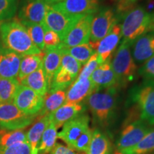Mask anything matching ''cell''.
<instances>
[{
  "instance_id": "6da1fadb",
  "label": "cell",
  "mask_w": 154,
  "mask_h": 154,
  "mask_svg": "<svg viewBox=\"0 0 154 154\" xmlns=\"http://www.w3.org/2000/svg\"><path fill=\"white\" fill-rule=\"evenodd\" d=\"M119 89L113 87L96 90L84 101L94 124L103 129L109 128L116 117Z\"/></svg>"
},
{
  "instance_id": "7a4b0ae2",
  "label": "cell",
  "mask_w": 154,
  "mask_h": 154,
  "mask_svg": "<svg viewBox=\"0 0 154 154\" xmlns=\"http://www.w3.org/2000/svg\"><path fill=\"white\" fill-rule=\"evenodd\" d=\"M0 37L4 47L22 57L43 54L32 42L25 26L16 18L0 24Z\"/></svg>"
},
{
  "instance_id": "3957f363",
  "label": "cell",
  "mask_w": 154,
  "mask_h": 154,
  "mask_svg": "<svg viewBox=\"0 0 154 154\" xmlns=\"http://www.w3.org/2000/svg\"><path fill=\"white\" fill-rule=\"evenodd\" d=\"M122 23L120 24L122 41L131 45L146 32H149L151 14L142 6H136L122 14H119Z\"/></svg>"
},
{
  "instance_id": "277c9868",
  "label": "cell",
  "mask_w": 154,
  "mask_h": 154,
  "mask_svg": "<svg viewBox=\"0 0 154 154\" xmlns=\"http://www.w3.org/2000/svg\"><path fill=\"white\" fill-rule=\"evenodd\" d=\"M131 47V45L129 43L121 42L114 57L111 61V67L120 88L134 82L138 75V66L132 57Z\"/></svg>"
},
{
  "instance_id": "5b68a950",
  "label": "cell",
  "mask_w": 154,
  "mask_h": 154,
  "mask_svg": "<svg viewBox=\"0 0 154 154\" xmlns=\"http://www.w3.org/2000/svg\"><path fill=\"white\" fill-rule=\"evenodd\" d=\"M131 101L139 112L140 119L154 126V84H142L132 88Z\"/></svg>"
},
{
  "instance_id": "8992f818",
  "label": "cell",
  "mask_w": 154,
  "mask_h": 154,
  "mask_svg": "<svg viewBox=\"0 0 154 154\" xmlns=\"http://www.w3.org/2000/svg\"><path fill=\"white\" fill-rule=\"evenodd\" d=\"M152 129L151 126L140 119L127 120L116 141L118 152L136 146Z\"/></svg>"
},
{
  "instance_id": "52a82bcc",
  "label": "cell",
  "mask_w": 154,
  "mask_h": 154,
  "mask_svg": "<svg viewBox=\"0 0 154 154\" xmlns=\"http://www.w3.org/2000/svg\"><path fill=\"white\" fill-rule=\"evenodd\" d=\"M36 118L22 112L13 102L0 103V129H23L32 124Z\"/></svg>"
},
{
  "instance_id": "ba28073f",
  "label": "cell",
  "mask_w": 154,
  "mask_h": 154,
  "mask_svg": "<svg viewBox=\"0 0 154 154\" xmlns=\"http://www.w3.org/2000/svg\"><path fill=\"white\" fill-rule=\"evenodd\" d=\"M120 17L110 7H104L94 14L91 26V36L88 43L95 44L103 38L115 25L117 24Z\"/></svg>"
},
{
  "instance_id": "9c48e42d",
  "label": "cell",
  "mask_w": 154,
  "mask_h": 154,
  "mask_svg": "<svg viewBox=\"0 0 154 154\" xmlns=\"http://www.w3.org/2000/svg\"><path fill=\"white\" fill-rule=\"evenodd\" d=\"M44 96L38 94L27 86L19 85L13 103L22 112L36 116L44 106Z\"/></svg>"
},
{
  "instance_id": "30bf717a",
  "label": "cell",
  "mask_w": 154,
  "mask_h": 154,
  "mask_svg": "<svg viewBox=\"0 0 154 154\" xmlns=\"http://www.w3.org/2000/svg\"><path fill=\"white\" fill-rule=\"evenodd\" d=\"M83 17H72L56 10L48 5L44 23L47 28L59 34L61 42L75 24Z\"/></svg>"
},
{
  "instance_id": "8fae6325",
  "label": "cell",
  "mask_w": 154,
  "mask_h": 154,
  "mask_svg": "<svg viewBox=\"0 0 154 154\" xmlns=\"http://www.w3.org/2000/svg\"><path fill=\"white\" fill-rule=\"evenodd\" d=\"M94 14L86 15L77 22L61 41L62 48H71L88 44L91 36V26Z\"/></svg>"
},
{
  "instance_id": "7c38bea8",
  "label": "cell",
  "mask_w": 154,
  "mask_h": 154,
  "mask_svg": "<svg viewBox=\"0 0 154 154\" xmlns=\"http://www.w3.org/2000/svg\"><path fill=\"white\" fill-rule=\"evenodd\" d=\"M122 38L120 24L115 25L113 29L104 38L95 44H89L92 49L95 50L98 56L99 64L111 60L115 50Z\"/></svg>"
},
{
  "instance_id": "4fadbf2b",
  "label": "cell",
  "mask_w": 154,
  "mask_h": 154,
  "mask_svg": "<svg viewBox=\"0 0 154 154\" xmlns=\"http://www.w3.org/2000/svg\"><path fill=\"white\" fill-rule=\"evenodd\" d=\"M56 10L72 17L95 14L99 9V0H64L51 5Z\"/></svg>"
},
{
  "instance_id": "5bb4252c",
  "label": "cell",
  "mask_w": 154,
  "mask_h": 154,
  "mask_svg": "<svg viewBox=\"0 0 154 154\" xmlns=\"http://www.w3.org/2000/svg\"><path fill=\"white\" fill-rule=\"evenodd\" d=\"M47 6L43 0H20L18 5V19L20 22L42 24Z\"/></svg>"
},
{
  "instance_id": "9a60e30c",
  "label": "cell",
  "mask_w": 154,
  "mask_h": 154,
  "mask_svg": "<svg viewBox=\"0 0 154 154\" xmlns=\"http://www.w3.org/2000/svg\"><path fill=\"white\" fill-rule=\"evenodd\" d=\"M89 116L85 113H82L63 125L62 129L58 134V138L72 149L78 138L89 128Z\"/></svg>"
},
{
  "instance_id": "2e32d148",
  "label": "cell",
  "mask_w": 154,
  "mask_h": 154,
  "mask_svg": "<svg viewBox=\"0 0 154 154\" xmlns=\"http://www.w3.org/2000/svg\"><path fill=\"white\" fill-rule=\"evenodd\" d=\"M96 90L97 88L90 78L76 79L67 89L65 103H84Z\"/></svg>"
},
{
  "instance_id": "e0dca14e",
  "label": "cell",
  "mask_w": 154,
  "mask_h": 154,
  "mask_svg": "<svg viewBox=\"0 0 154 154\" xmlns=\"http://www.w3.org/2000/svg\"><path fill=\"white\" fill-rule=\"evenodd\" d=\"M132 57L136 63H143L154 56V32H148L132 44Z\"/></svg>"
},
{
  "instance_id": "ac0fdd59",
  "label": "cell",
  "mask_w": 154,
  "mask_h": 154,
  "mask_svg": "<svg viewBox=\"0 0 154 154\" xmlns=\"http://www.w3.org/2000/svg\"><path fill=\"white\" fill-rule=\"evenodd\" d=\"M22 56L0 47V78L16 79L18 77Z\"/></svg>"
},
{
  "instance_id": "d6986e66",
  "label": "cell",
  "mask_w": 154,
  "mask_h": 154,
  "mask_svg": "<svg viewBox=\"0 0 154 154\" xmlns=\"http://www.w3.org/2000/svg\"><path fill=\"white\" fill-rule=\"evenodd\" d=\"M86 110V106L84 103H65L54 112L49 114L50 120L59 128L68 121L85 113Z\"/></svg>"
},
{
  "instance_id": "ffe728a7",
  "label": "cell",
  "mask_w": 154,
  "mask_h": 154,
  "mask_svg": "<svg viewBox=\"0 0 154 154\" xmlns=\"http://www.w3.org/2000/svg\"><path fill=\"white\" fill-rule=\"evenodd\" d=\"M111 61L100 64L90 77L97 90L113 87L120 88L116 76L111 67Z\"/></svg>"
},
{
  "instance_id": "44dd1931",
  "label": "cell",
  "mask_w": 154,
  "mask_h": 154,
  "mask_svg": "<svg viewBox=\"0 0 154 154\" xmlns=\"http://www.w3.org/2000/svg\"><path fill=\"white\" fill-rule=\"evenodd\" d=\"M62 54L63 51L60 44L58 47L45 48L44 49L42 67L47 79L49 89L54 76L60 66Z\"/></svg>"
},
{
  "instance_id": "7402d4cb",
  "label": "cell",
  "mask_w": 154,
  "mask_h": 154,
  "mask_svg": "<svg viewBox=\"0 0 154 154\" xmlns=\"http://www.w3.org/2000/svg\"><path fill=\"white\" fill-rule=\"evenodd\" d=\"M113 149L112 143L108 135L99 128H94L86 154H111Z\"/></svg>"
},
{
  "instance_id": "603a6c76",
  "label": "cell",
  "mask_w": 154,
  "mask_h": 154,
  "mask_svg": "<svg viewBox=\"0 0 154 154\" xmlns=\"http://www.w3.org/2000/svg\"><path fill=\"white\" fill-rule=\"evenodd\" d=\"M19 84L27 86L42 96H45L49 91V86L42 66L23 79L19 82Z\"/></svg>"
},
{
  "instance_id": "cb8c5ba5",
  "label": "cell",
  "mask_w": 154,
  "mask_h": 154,
  "mask_svg": "<svg viewBox=\"0 0 154 154\" xmlns=\"http://www.w3.org/2000/svg\"><path fill=\"white\" fill-rule=\"evenodd\" d=\"M66 90L49 92L44 96V106L37 117L51 114L59 107L65 103L66 101Z\"/></svg>"
},
{
  "instance_id": "d4e9b609",
  "label": "cell",
  "mask_w": 154,
  "mask_h": 154,
  "mask_svg": "<svg viewBox=\"0 0 154 154\" xmlns=\"http://www.w3.org/2000/svg\"><path fill=\"white\" fill-rule=\"evenodd\" d=\"M50 121L51 120H50L49 114L38 117V120L34 123L33 126L31 127L29 131L26 133L27 141L30 145L31 151L37 149L42 134L49 126Z\"/></svg>"
},
{
  "instance_id": "484cf974",
  "label": "cell",
  "mask_w": 154,
  "mask_h": 154,
  "mask_svg": "<svg viewBox=\"0 0 154 154\" xmlns=\"http://www.w3.org/2000/svg\"><path fill=\"white\" fill-rule=\"evenodd\" d=\"M43 56L44 53L42 54L23 56L21 59L19 75L17 77L19 82L42 66Z\"/></svg>"
},
{
  "instance_id": "4316f807",
  "label": "cell",
  "mask_w": 154,
  "mask_h": 154,
  "mask_svg": "<svg viewBox=\"0 0 154 154\" xmlns=\"http://www.w3.org/2000/svg\"><path fill=\"white\" fill-rule=\"evenodd\" d=\"M57 126L52 121H50L49 126L42 134V138L37 147L38 154H49L57 143L58 138Z\"/></svg>"
},
{
  "instance_id": "83f0119b",
  "label": "cell",
  "mask_w": 154,
  "mask_h": 154,
  "mask_svg": "<svg viewBox=\"0 0 154 154\" xmlns=\"http://www.w3.org/2000/svg\"><path fill=\"white\" fill-rule=\"evenodd\" d=\"M153 153H154V128H152L136 146L119 152V154H151Z\"/></svg>"
},
{
  "instance_id": "f1b7e54d",
  "label": "cell",
  "mask_w": 154,
  "mask_h": 154,
  "mask_svg": "<svg viewBox=\"0 0 154 154\" xmlns=\"http://www.w3.org/2000/svg\"><path fill=\"white\" fill-rule=\"evenodd\" d=\"M25 142H28L25 131L0 129V149H5L16 143Z\"/></svg>"
},
{
  "instance_id": "f546056e",
  "label": "cell",
  "mask_w": 154,
  "mask_h": 154,
  "mask_svg": "<svg viewBox=\"0 0 154 154\" xmlns=\"http://www.w3.org/2000/svg\"><path fill=\"white\" fill-rule=\"evenodd\" d=\"M19 85L17 79L0 78V103L13 102Z\"/></svg>"
},
{
  "instance_id": "4dcf8cb0",
  "label": "cell",
  "mask_w": 154,
  "mask_h": 154,
  "mask_svg": "<svg viewBox=\"0 0 154 154\" xmlns=\"http://www.w3.org/2000/svg\"><path fill=\"white\" fill-rule=\"evenodd\" d=\"M75 79L76 78L70 73L59 66L54 76L48 93L58 90H66L74 82Z\"/></svg>"
},
{
  "instance_id": "1f68e13d",
  "label": "cell",
  "mask_w": 154,
  "mask_h": 154,
  "mask_svg": "<svg viewBox=\"0 0 154 154\" xmlns=\"http://www.w3.org/2000/svg\"><path fill=\"white\" fill-rule=\"evenodd\" d=\"M61 49L63 53L72 56L82 64H85L88 59L91 57V56L96 53L95 50L92 49L89 44H81L71 48L61 47Z\"/></svg>"
},
{
  "instance_id": "d6a6232c",
  "label": "cell",
  "mask_w": 154,
  "mask_h": 154,
  "mask_svg": "<svg viewBox=\"0 0 154 154\" xmlns=\"http://www.w3.org/2000/svg\"><path fill=\"white\" fill-rule=\"evenodd\" d=\"M20 22L26 29L34 44L42 51H44V49H45V45H44V32L42 25L40 24H36V23H29L25 22Z\"/></svg>"
},
{
  "instance_id": "836d02e7",
  "label": "cell",
  "mask_w": 154,
  "mask_h": 154,
  "mask_svg": "<svg viewBox=\"0 0 154 154\" xmlns=\"http://www.w3.org/2000/svg\"><path fill=\"white\" fill-rule=\"evenodd\" d=\"M18 0H0V21L12 19L18 9Z\"/></svg>"
},
{
  "instance_id": "e575fe53",
  "label": "cell",
  "mask_w": 154,
  "mask_h": 154,
  "mask_svg": "<svg viewBox=\"0 0 154 154\" xmlns=\"http://www.w3.org/2000/svg\"><path fill=\"white\" fill-rule=\"evenodd\" d=\"M82 63L76 60L72 56L63 52L60 67L70 73L76 79L79 74L81 69H82Z\"/></svg>"
},
{
  "instance_id": "d590c367",
  "label": "cell",
  "mask_w": 154,
  "mask_h": 154,
  "mask_svg": "<svg viewBox=\"0 0 154 154\" xmlns=\"http://www.w3.org/2000/svg\"><path fill=\"white\" fill-rule=\"evenodd\" d=\"M138 74L143 79V84H154V56L143 63L138 70Z\"/></svg>"
},
{
  "instance_id": "8d00e7d4",
  "label": "cell",
  "mask_w": 154,
  "mask_h": 154,
  "mask_svg": "<svg viewBox=\"0 0 154 154\" xmlns=\"http://www.w3.org/2000/svg\"><path fill=\"white\" fill-rule=\"evenodd\" d=\"M93 129L88 128L85 132L81 135L78 139L76 140L72 147V150L79 153H85L87 152L90 143H91Z\"/></svg>"
},
{
  "instance_id": "74e56055",
  "label": "cell",
  "mask_w": 154,
  "mask_h": 154,
  "mask_svg": "<svg viewBox=\"0 0 154 154\" xmlns=\"http://www.w3.org/2000/svg\"><path fill=\"white\" fill-rule=\"evenodd\" d=\"M99 60H98V56L96 53L94 54L91 57L88 59L87 62L85 63L84 66L81 69L79 74L76 79H88L93 74V72L99 66Z\"/></svg>"
},
{
  "instance_id": "f35d334b",
  "label": "cell",
  "mask_w": 154,
  "mask_h": 154,
  "mask_svg": "<svg viewBox=\"0 0 154 154\" xmlns=\"http://www.w3.org/2000/svg\"><path fill=\"white\" fill-rule=\"evenodd\" d=\"M42 25L43 26L44 32V42L45 48L58 47L61 44V38L59 37V34L47 28L44 23H42Z\"/></svg>"
},
{
  "instance_id": "ab89813d",
  "label": "cell",
  "mask_w": 154,
  "mask_h": 154,
  "mask_svg": "<svg viewBox=\"0 0 154 154\" xmlns=\"http://www.w3.org/2000/svg\"><path fill=\"white\" fill-rule=\"evenodd\" d=\"M0 154H31V147L28 142L16 143L9 147L0 149Z\"/></svg>"
},
{
  "instance_id": "60d3db41",
  "label": "cell",
  "mask_w": 154,
  "mask_h": 154,
  "mask_svg": "<svg viewBox=\"0 0 154 154\" xmlns=\"http://www.w3.org/2000/svg\"><path fill=\"white\" fill-rule=\"evenodd\" d=\"M140 0H120L117 6L116 11L118 14H122L136 7V3Z\"/></svg>"
},
{
  "instance_id": "b9f144b4",
  "label": "cell",
  "mask_w": 154,
  "mask_h": 154,
  "mask_svg": "<svg viewBox=\"0 0 154 154\" xmlns=\"http://www.w3.org/2000/svg\"><path fill=\"white\" fill-rule=\"evenodd\" d=\"M49 154H79L71 149L68 146H63V144L57 143L50 152Z\"/></svg>"
},
{
  "instance_id": "7bdbcfd3",
  "label": "cell",
  "mask_w": 154,
  "mask_h": 154,
  "mask_svg": "<svg viewBox=\"0 0 154 154\" xmlns=\"http://www.w3.org/2000/svg\"><path fill=\"white\" fill-rule=\"evenodd\" d=\"M147 12L152 14L154 11V0H149L146 3V7H144Z\"/></svg>"
},
{
  "instance_id": "ee69618b",
  "label": "cell",
  "mask_w": 154,
  "mask_h": 154,
  "mask_svg": "<svg viewBox=\"0 0 154 154\" xmlns=\"http://www.w3.org/2000/svg\"><path fill=\"white\" fill-rule=\"evenodd\" d=\"M43 1L47 4V5L51 6V5H56V4L60 3L61 2L64 1V0H43Z\"/></svg>"
},
{
  "instance_id": "f6af8a7d",
  "label": "cell",
  "mask_w": 154,
  "mask_h": 154,
  "mask_svg": "<svg viewBox=\"0 0 154 154\" xmlns=\"http://www.w3.org/2000/svg\"><path fill=\"white\" fill-rule=\"evenodd\" d=\"M149 32H154V11L151 14V24L149 26Z\"/></svg>"
},
{
  "instance_id": "bcb514c9",
  "label": "cell",
  "mask_w": 154,
  "mask_h": 154,
  "mask_svg": "<svg viewBox=\"0 0 154 154\" xmlns=\"http://www.w3.org/2000/svg\"><path fill=\"white\" fill-rule=\"evenodd\" d=\"M31 154H38V149H35L34 151H31Z\"/></svg>"
},
{
  "instance_id": "7dc6e473",
  "label": "cell",
  "mask_w": 154,
  "mask_h": 154,
  "mask_svg": "<svg viewBox=\"0 0 154 154\" xmlns=\"http://www.w3.org/2000/svg\"><path fill=\"white\" fill-rule=\"evenodd\" d=\"M2 45V42H1V40H0V47H1Z\"/></svg>"
},
{
  "instance_id": "c3c4849f",
  "label": "cell",
  "mask_w": 154,
  "mask_h": 154,
  "mask_svg": "<svg viewBox=\"0 0 154 154\" xmlns=\"http://www.w3.org/2000/svg\"><path fill=\"white\" fill-rule=\"evenodd\" d=\"M151 154H154V153H151Z\"/></svg>"
}]
</instances>
